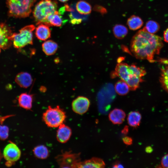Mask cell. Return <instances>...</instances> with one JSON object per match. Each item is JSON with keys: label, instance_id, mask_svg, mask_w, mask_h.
Instances as JSON below:
<instances>
[{"label": "cell", "instance_id": "6da1fadb", "mask_svg": "<svg viewBox=\"0 0 168 168\" xmlns=\"http://www.w3.org/2000/svg\"><path fill=\"white\" fill-rule=\"evenodd\" d=\"M163 46L160 36L149 33L144 28L133 37L130 49L137 58L154 63L156 61L154 56L159 54Z\"/></svg>", "mask_w": 168, "mask_h": 168}, {"label": "cell", "instance_id": "7a4b0ae2", "mask_svg": "<svg viewBox=\"0 0 168 168\" xmlns=\"http://www.w3.org/2000/svg\"><path fill=\"white\" fill-rule=\"evenodd\" d=\"M9 16L25 18L31 12V7L36 0H6Z\"/></svg>", "mask_w": 168, "mask_h": 168}, {"label": "cell", "instance_id": "3957f363", "mask_svg": "<svg viewBox=\"0 0 168 168\" xmlns=\"http://www.w3.org/2000/svg\"><path fill=\"white\" fill-rule=\"evenodd\" d=\"M57 2L56 1L41 0L36 5L33 12L36 25L41 23L48 25V17L57 11Z\"/></svg>", "mask_w": 168, "mask_h": 168}, {"label": "cell", "instance_id": "277c9868", "mask_svg": "<svg viewBox=\"0 0 168 168\" xmlns=\"http://www.w3.org/2000/svg\"><path fill=\"white\" fill-rule=\"evenodd\" d=\"M42 119L46 125L56 128L64 123L66 118V113L58 105L54 107L49 106L43 113Z\"/></svg>", "mask_w": 168, "mask_h": 168}, {"label": "cell", "instance_id": "5b68a950", "mask_svg": "<svg viewBox=\"0 0 168 168\" xmlns=\"http://www.w3.org/2000/svg\"><path fill=\"white\" fill-rule=\"evenodd\" d=\"M34 25L26 26L19 31L18 33H13L10 37L14 47L21 49L28 44H33V31L35 29Z\"/></svg>", "mask_w": 168, "mask_h": 168}, {"label": "cell", "instance_id": "8992f818", "mask_svg": "<svg viewBox=\"0 0 168 168\" xmlns=\"http://www.w3.org/2000/svg\"><path fill=\"white\" fill-rule=\"evenodd\" d=\"M80 153L65 151L56 156V161L60 168H77L81 161Z\"/></svg>", "mask_w": 168, "mask_h": 168}, {"label": "cell", "instance_id": "52a82bcc", "mask_svg": "<svg viewBox=\"0 0 168 168\" xmlns=\"http://www.w3.org/2000/svg\"><path fill=\"white\" fill-rule=\"evenodd\" d=\"M21 151L18 147L14 143L10 142L4 148L3 156L7 161L14 163L20 158Z\"/></svg>", "mask_w": 168, "mask_h": 168}, {"label": "cell", "instance_id": "ba28073f", "mask_svg": "<svg viewBox=\"0 0 168 168\" xmlns=\"http://www.w3.org/2000/svg\"><path fill=\"white\" fill-rule=\"evenodd\" d=\"M117 64L114 71L111 73L112 78L119 77L126 82L133 76L129 68V65L119 61Z\"/></svg>", "mask_w": 168, "mask_h": 168}, {"label": "cell", "instance_id": "9c48e42d", "mask_svg": "<svg viewBox=\"0 0 168 168\" xmlns=\"http://www.w3.org/2000/svg\"><path fill=\"white\" fill-rule=\"evenodd\" d=\"M13 34L10 27L6 24L0 23V47L3 49H8L12 41L10 37Z\"/></svg>", "mask_w": 168, "mask_h": 168}, {"label": "cell", "instance_id": "30bf717a", "mask_svg": "<svg viewBox=\"0 0 168 168\" xmlns=\"http://www.w3.org/2000/svg\"><path fill=\"white\" fill-rule=\"evenodd\" d=\"M90 101L88 98L83 96H79L73 100L72 103V108L75 113L82 115L88 110Z\"/></svg>", "mask_w": 168, "mask_h": 168}, {"label": "cell", "instance_id": "8fae6325", "mask_svg": "<svg viewBox=\"0 0 168 168\" xmlns=\"http://www.w3.org/2000/svg\"><path fill=\"white\" fill-rule=\"evenodd\" d=\"M64 7L65 11L70 12L69 16L71 24L73 25L80 24L83 19H85L86 15L81 14L77 11L75 4H72L70 6L65 4Z\"/></svg>", "mask_w": 168, "mask_h": 168}, {"label": "cell", "instance_id": "7c38bea8", "mask_svg": "<svg viewBox=\"0 0 168 168\" xmlns=\"http://www.w3.org/2000/svg\"><path fill=\"white\" fill-rule=\"evenodd\" d=\"M58 128L56 133L57 141L62 143L67 142L72 135L71 129L64 123L60 125Z\"/></svg>", "mask_w": 168, "mask_h": 168}, {"label": "cell", "instance_id": "4fadbf2b", "mask_svg": "<svg viewBox=\"0 0 168 168\" xmlns=\"http://www.w3.org/2000/svg\"><path fill=\"white\" fill-rule=\"evenodd\" d=\"M15 82L21 87L26 88L31 85L33 79L29 73L21 72L16 75Z\"/></svg>", "mask_w": 168, "mask_h": 168}, {"label": "cell", "instance_id": "5bb4252c", "mask_svg": "<svg viewBox=\"0 0 168 168\" xmlns=\"http://www.w3.org/2000/svg\"><path fill=\"white\" fill-rule=\"evenodd\" d=\"M35 30V34L39 40L44 41L50 37L51 31L49 26L43 23L39 24Z\"/></svg>", "mask_w": 168, "mask_h": 168}, {"label": "cell", "instance_id": "9a60e30c", "mask_svg": "<svg viewBox=\"0 0 168 168\" xmlns=\"http://www.w3.org/2000/svg\"><path fill=\"white\" fill-rule=\"evenodd\" d=\"M105 165L104 161L102 159L95 157L83 161H81L77 168H103Z\"/></svg>", "mask_w": 168, "mask_h": 168}, {"label": "cell", "instance_id": "2e32d148", "mask_svg": "<svg viewBox=\"0 0 168 168\" xmlns=\"http://www.w3.org/2000/svg\"><path fill=\"white\" fill-rule=\"evenodd\" d=\"M126 117V114L122 110L119 109H115L111 111L109 115L110 120L114 124H119L124 121Z\"/></svg>", "mask_w": 168, "mask_h": 168}, {"label": "cell", "instance_id": "e0dca14e", "mask_svg": "<svg viewBox=\"0 0 168 168\" xmlns=\"http://www.w3.org/2000/svg\"><path fill=\"white\" fill-rule=\"evenodd\" d=\"M19 105L26 110H30L32 105L33 97L32 95L27 93L21 94L18 99Z\"/></svg>", "mask_w": 168, "mask_h": 168}, {"label": "cell", "instance_id": "ac0fdd59", "mask_svg": "<svg viewBox=\"0 0 168 168\" xmlns=\"http://www.w3.org/2000/svg\"><path fill=\"white\" fill-rule=\"evenodd\" d=\"M58 48L57 44L52 40H48L42 44V49L44 53L47 55H51L56 52Z\"/></svg>", "mask_w": 168, "mask_h": 168}, {"label": "cell", "instance_id": "d6986e66", "mask_svg": "<svg viewBox=\"0 0 168 168\" xmlns=\"http://www.w3.org/2000/svg\"><path fill=\"white\" fill-rule=\"evenodd\" d=\"M47 24L50 26L60 27L64 21L58 12L56 11L54 14L49 15L47 18Z\"/></svg>", "mask_w": 168, "mask_h": 168}, {"label": "cell", "instance_id": "ffe728a7", "mask_svg": "<svg viewBox=\"0 0 168 168\" xmlns=\"http://www.w3.org/2000/svg\"><path fill=\"white\" fill-rule=\"evenodd\" d=\"M35 157L40 159H45L49 156V152L47 147L43 145H38L33 149Z\"/></svg>", "mask_w": 168, "mask_h": 168}, {"label": "cell", "instance_id": "44dd1931", "mask_svg": "<svg viewBox=\"0 0 168 168\" xmlns=\"http://www.w3.org/2000/svg\"><path fill=\"white\" fill-rule=\"evenodd\" d=\"M142 116L141 114L138 111H132L128 114L127 117V122L130 126L137 127L139 125Z\"/></svg>", "mask_w": 168, "mask_h": 168}, {"label": "cell", "instance_id": "7402d4cb", "mask_svg": "<svg viewBox=\"0 0 168 168\" xmlns=\"http://www.w3.org/2000/svg\"><path fill=\"white\" fill-rule=\"evenodd\" d=\"M127 24L131 30H136L142 26L143 21L140 17L134 15L131 16L128 19Z\"/></svg>", "mask_w": 168, "mask_h": 168}, {"label": "cell", "instance_id": "603a6c76", "mask_svg": "<svg viewBox=\"0 0 168 168\" xmlns=\"http://www.w3.org/2000/svg\"><path fill=\"white\" fill-rule=\"evenodd\" d=\"M130 89L127 83L122 80L118 81L114 86V90L118 94L121 96L127 94Z\"/></svg>", "mask_w": 168, "mask_h": 168}, {"label": "cell", "instance_id": "cb8c5ba5", "mask_svg": "<svg viewBox=\"0 0 168 168\" xmlns=\"http://www.w3.org/2000/svg\"><path fill=\"white\" fill-rule=\"evenodd\" d=\"M77 11L80 14L86 15L90 14L91 11V7L87 2L81 0L77 2L76 5Z\"/></svg>", "mask_w": 168, "mask_h": 168}, {"label": "cell", "instance_id": "d4e9b609", "mask_svg": "<svg viewBox=\"0 0 168 168\" xmlns=\"http://www.w3.org/2000/svg\"><path fill=\"white\" fill-rule=\"evenodd\" d=\"M113 31L114 36L118 39L124 38L127 35L128 32L126 27L120 24L115 25L113 28Z\"/></svg>", "mask_w": 168, "mask_h": 168}, {"label": "cell", "instance_id": "484cf974", "mask_svg": "<svg viewBox=\"0 0 168 168\" xmlns=\"http://www.w3.org/2000/svg\"><path fill=\"white\" fill-rule=\"evenodd\" d=\"M160 82L162 87L168 92V65L161 68Z\"/></svg>", "mask_w": 168, "mask_h": 168}, {"label": "cell", "instance_id": "4316f807", "mask_svg": "<svg viewBox=\"0 0 168 168\" xmlns=\"http://www.w3.org/2000/svg\"><path fill=\"white\" fill-rule=\"evenodd\" d=\"M144 28L149 33L154 34L159 30L160 26L157 22L153 20H149L146 22Z\"/></svg>", "mask_w": 168, "mask_h": 168}, {"label": "cell", "instance_id": "83f0119b", "mask_svg": "<svg viewBox=\"0 0 168 168\" xmlns=\"http://www.w3.org/2000/svg\"><path fill=\"white\" fill-rule=\"evenodd\" d=\"M143 81L142 77L133 76L128 80L126 82L129 86L130 89L132 90H135L139 86L140 83Z\"/></svg>", "mask_w": 168, "mask_h": 168}, {"label": "cell", "instance_id": "f1b7e54d", "mask_svg": "<svg viewBox=\"0 0 168 168\" xmlns=\"http://www.w3.org/2000/svg\"><path fill=\"white\" fill-rule=\"evenodd\" d=\"M9 129L6 125L0 124V140H5L9 135Z\"/></svg>", "mask_w": 168, "mask_h": 168}, {"label": "cell", "instance_id": "f546056e", "mask_svg": "<svg viewBox=\"0 0 168 168\" xmlns=\"http://www.w3.org/2000/svg\"><path fill=\"white\" fill-rule=\"evenodd\" d=\"M161 164L163 167L168 168V154L163 156L161 161Z\"/></svg>", "mask_w": 168, "mask_h": 168}, {"label": "cell", "instance_id": "4dcf8cb0", "mask_svg": "<svg viewBox=\"0 0 168 168\" xmlns=\"http://www.w3.org/2000/svg\"><path fill=\"white\" fill-rule=\"evenodd\" d=\"M123 141L124 144L129 145L132 144L133 142L132 139L129 137L126 136L123 138Z\"/></svg>", "mask_w": 168, "mask_h": 168}, {"label": "cell", "instance_id": "1f68e13d", "mask_svg": "<svg viewBox=\"0 0 168 168\" xmlns=\"http://www.w3.org/2000/svg\"><path fill=\"white\" fill-rule=\"evenodd\" d=\"M163 35L164 41L168 43V27L164 31Z\"/></svg>", "mask_w": 168, "mask_h": 168}, {"label": "cell", "instance_id": "d6a6232c", "mask_svg": "<svg viewBox=\"0 0 168 168\" xmlns=\"http://www.w3.org/2000/svg\"><path fill=\"white\" fill-rule=\"evenodd\" d=\"M159 63L164 64L168 65V59L164 58H160L157 60H156Z\"/></svg>", "mask_w": 168, "mask_h": 168}, {"label": "cell", "instance_id": "836d02e7", "mask_svg": "<svg viewBox=\"0 0 168 168\" xmlns=\"http://www.w3.org/2000/svg\"><path fill=\"white\" fill-rule=\"evenodd\" d=\"M128 127L127 126H125L122 130V133L124 134H127L128 131Z\"/></svg>", "mask_w": 168, "mask_h": 168}, {"label": "cell", "instance_id": "e575fe53", "mask_svg": "<svg viewBox=\"0 0 168 168\" xmlns=\"http://www.w3.org/2000/svg\"><path fill=\"white\" fill-rule=\"evenodd\" d=\"M146 151L148 153H150L152 152V149L150 147H148L146 148Z\"/></svg>", "mask_w": 168, "mask_h": 168}, {"label": "cell", "instance_id": "d590c367", "mask_svg": "<svg viewBox=\"0 0 168 168\" xmlns=\"http://www.w3.org/2000/svg\"><path fill=\"white\" fill-rule=\"evenodd\" d=\"M59 0L62 2H64L66 1H68V0Z\"/></svg>", "mask_w": 168, "mask_h": 168}, {"label": "cell", "instance_id": "8d00e7d4", "mask_svg": "<svg viewBox=\"0 0 168 168\" xmlns=\"http://www.w3.org/2000/svg\"><path fill=\"white\" fill-rule=\"evenodd\" d=\"M1 48L0 47V53L1 52Z\"/></svg>", "mask_w": 168, "mask_h": 168}]
</instances>
